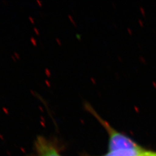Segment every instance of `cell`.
<instances>
[{"instance_id":"cell-1","label":"cell","mask_w":156,"mask_h":156,"mask_svg":"<svg viewBox=\"0 0 156 156\" xmlns=\"http://www.w3.org/2000/svg\"><path fill=\"white\" fill-rule=\"evenodd\" d=\"M87 109L96 117V119L99 121V122L108 133L109 136V150L110 152L122 149H139L142 148L130 138L115 130L108 122L102 119L90 105H87Z\"/></svg>"},{"instance_id":"cell-4","label":"cell","mask_w":156,"mask_h":156,"mask_svg":"<svg viewBox=\"0 0 156 156\" xmlns=\"http://www.w3.org/2000/svg\"><path fill=\"white\" fill-rule=\"evenodd\" d=\"M150 156H156V152H153Z\"/></svg>"},{"instance_id":"cell-3","label":"cell","mask_w":156,"mask_h":156,"mask_svg":"<svg viewBox=\"0 0 156 156\" xmlns=\"http://www.w3.org/2000/svg\"><path fill=\"white\" fill-rule=\"evenodd\" d=\"M152 153L153 152L140 148L139 149H122L111 151L103 156H150Z\"/></svg>"},{"instance_id":"cell-2","label":"cell","mask_w":156,"mask_h":156,"mask_svg":"<svg viewBox=\"0 0 156 156\" xmlns=\"http://www.w3.org/2000/svg\"><path fill=\"white\" fill-rule=\"evenodd\" d=\"M37 156H61L50 143L43 137H38L36 143Z\"/></svg>"}]
</instances>
